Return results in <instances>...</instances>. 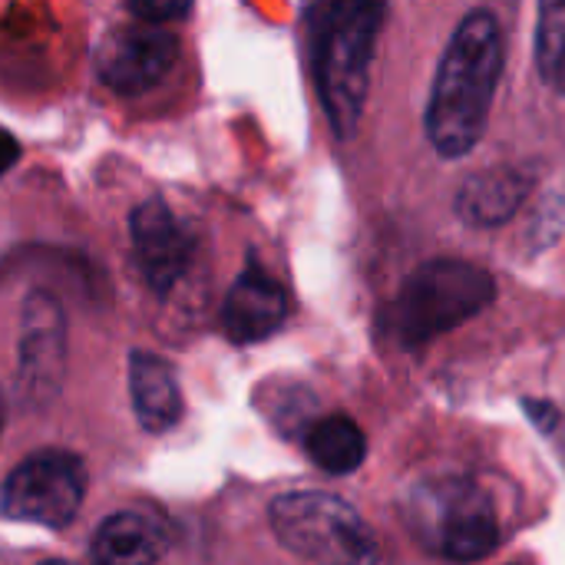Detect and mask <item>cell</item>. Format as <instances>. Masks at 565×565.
Segmentation results:
<instances>
[{"label": "cell", "mask_w": 565, "mask_h": 565, "mask_svg": "<svg viewBox=\"0 0 565 565\" xmlns=\"http://www.w3.org/2000/svg\"><path fill=\"white\" fill-rule=\"evenodd\" d=\"M285 315H288L285 288L275 278H268L258 265H248L225 298L222 328L235 344H255L275 334Z\"/></svg>", "instance_id": "30bf717a"}, {"label": "cell", "mask_w": 565, "mask_h": 565, "mask_svg": "<svg viewBox=\"0 0 565 565\" xmlns=\"http://www.w3.org/2000/svg\"><path fill=\"white\" fill-rule=\"evenodd\" d=\"M129 232L146 285L159 295L172 291L195 255V235L189 225L179 222L162 199H146L129 215Z\"/></svg>", "instance_id": "9c48e42d"}, {"label": "cell", "mask_w": 565, "mask_h": 565, "mask_svg": "<svg viewBox=\"0 0 565 565\" xmlns=\"http://www.w3.org/2000/svg\"><path fill=\"white\" fill-rule=\"evenodd\" d=\"M0 430H3V397H0Z\"/></svg>", "instance_id": "ffe728a7"}, {"label": "cell", "mask_w": 565, "mask_h": 565, "mask_svg": "<svg viewBox=\"0 0 565 565\" xmlns=\"http://www.w3.org/2000/svg\"><path fill=\"white\" fill-rule=\"evenodd\" d=\"M493 301V278L473 262L440 258L420 265L387 311V328L404 348H420L470 321Z\"/></svg>", "instance_id": "3957f363"}, {"label": "cell", "mask_w": 565, "mask_h": 565, "mask_svg": "<svg viewBox=\"0 0 565 565\" xmlns=\"http://www.w3.org/2000/svg\"><path fill=\"white\" fill-rule=\"evenodd\" d=\"M179 60V36L166 26L132 23L113 26L96 46V73L99 79L122 93L136 96L156 86Z\"/></svg>", "instance_id": "52a82bcc"}, {"label": "cell", "mask_w": 565, "mask_h": 565, "mask_svg": "<svg viewBox=\"0 0 565 565\" xmlns=\"http://www.w3.org/2000/svg\"><path fill=\"white\" fill-rule=\"evenodd\" d=\"M129 394H132L136 417L149 434H166L179 424L182 394L172 367L162 358L146 351L129 354Z\"/></svg>", "instance_id": "7c38bea8"}, {"label": "cell", "mask_w": 565, "mask_h": 565, "mask_svg": "<svg viewBox=\"0 0 565 565\" xmlns=\"http://www.w3.org/2000/svg\"><path fill=\"white\" fill-rule=\"evenodd\" d=\"M305 447H308V457L331 477L354 473L364 463V454H367L364 430L344 414H331V417L318 420L305 434Z\"/></svg>", "instance_id": "5bb4252c"}, {"label": "cell", "mask_w": 565, "mask_h": 565, "mask_svg": "<svg viewBox=\"0 0 565 565\" xmlns=\"http://www.w3.org/2000/svg\"><path fill=\"white\" fill-rule=\"evenodd\" d=\"M17 159H20V142L0 126V175L10 172L17 166Z\"/></svg>", "instance_id": "ac0fdd59"}, {"label": "cell", "mask_w": 565, "mask_h": 565, "mask_svg": "<svg viewBox=\"0 0 565 565\" xmlns=\"http://www.w3.org/2000/svg\"><path fill=\"white\" fill-rule=\"evenodd\" d=\"M563 460H565V420H563Z\"/></svg>", "instance_id": "44dd1931"}, {"label": "cell", "mask_w": 565, "mask_h": 565, "mask_svg": "<svg viewBox=\"0 0 565 565\" xmlns=\"http://www.w3.org/2000/svg\"><path fill=\"white\" fill-rule=\"evenodd\" d=\"M381 3H328L315 23V73L324 116L341 139L358 132L371 89L374 43L381 33Z\"/></svg>", "instance_id": "7a4b0ae2"}, {"label": "cell", "mask_w": 565, "mask_h": 565, "mask_svg": "<svg viewBox=\"0 0 565 565\" xmlns=\"http://www.w3.org/2000/svg\"><path fill=\"white\" fill-rule=\"evenodd\" d=\"M526 411H530V417H533V424L540 427V430H546V434H553V430H559V424H563V417H559V411L550 404V401H526Z\"/></svg>", "instance_id": "e0dca14e"}, {"label": "cell", "mask_w": 565, "mask_h": 565, "mask_svg": "<svg viewBox=\"0 0 565 565\" xmlns=\"http://www.w3.org/2000/svg\"><path fill=\"white\" fill-rule=\"evenodd\" d=\"M536 185V172L530 166H493L473 172L457 192V215L473 228H493L513 218V212L526 202Z\"/></svg>", "instance_id": "8fae6325"}, {"label": "cell", "mask_w": 565, "mask_h": 565, "mask_svg": "<svg viewBox=\"0 0 565 565\" xmlns=\"http://www.w3.org/2000/svg\"><path fill=\"white\" fill-rule=\"evenodd\" d=\"M166 550V530L146 513H113L93 536V565H156Z\"/></svg>", "instance_id": "4fadbf2b"}, {"label": "cell", "mask_w": 565, "mask_h": 565, "mask_svg": "<svg viewBox=\"0 0 565 565\" xmlns=\"http://www.w3.org/2000/svg\"><path fill=\"white\" fill-rule=\"evenodd\" d=\"M66 367V315L50 291H30L20 321V391L33 404H46Z\"/></svg>", "instance_id": "ba28073f"}, {"label": "cell", "mask_w": 565, "mask_h": 565, "mask_svg": "<svg viewBox=\"0 0 565 565\" xmlns=\"http://www.w3.org/2000/svg\"><path fill=\"white\" fill-rule=\"evenodd\" d=\"M192 7L189 3H159V0H132L129 3V13L139 20V23H149V26H162L169 20H179L185 17Z\"/></svg>", "instance_id": "2e32d148"}, {"label": "cell", "mask_w": 565, "mask_h": 565, "mask_svg": "<svg viewBox=\"0 0 565 565\" xmlns=\"http://www.w3.org/2000/svg\"><path fill=\"white\" fill-rule=\"evenodd\" d=\"M404 520L414 536L450 563H477L500 543L490 497L467 477H434L411 490Z\"/></svg>", "instance_id": "277c9868"}, {"label": "cell", "mask_w": 565, "mask_h": 565, "mask_svg": "<svg viewBox=\"0 0 565 565\" xmlns=\"http://www.w3.org/2000/svg\"><path fill=\"white\" fill-rule=\"evenodd\" d=\"M285 550L311 565H377V540L364 516L334 493H285L268 510Z\"/></svg>", "instance_id": "5b68a950"}, {"label": "cell", "mask_w": 565, "mask_h": 565, "mask_svg": "<svg viewBox=\"0 0 565 565\" xmlns=\"http://www.w3.org/2000/svg\"><path fill=\"white\" fill-rule=\"evenodd\" d=\"M86 497V467L66 450H40L26 457L0 490V513L7 520L63 530L76 520Z\"/></svg>", "instance_id": "8992f818"}, {"label": "cell", "mask_w": 565, "mask_h": 565, "mask_svg": "<svg viewBox=\"0 0 565 565\" xmlns=\"http://www.w3.org/2000/svg\"><path fill=\"white\" fill-rule=\"evenodd\" d=\"M40 565H76V563H66V559H50V563H40Z\"/></svg>", "instance_id": "d6986e66"}, {"label": "cell", "mask_w": 565, "mask_h": 565, "mask_svg": "<svg viewBox=\"0 0 565 565\" xmlns=\"http://www.w3.org/2000/svg\"><path fill=\"white\" fill-rule=\"evenodd\" d=\"M500 73V23L493 13L473 10L447 43L427 106V136L444 159H460L480 142Z\"/></svg>", "instance_id": "6da1fadb"}, {"label": "cell", "mask_w": 565, "mask_h": 565, "mask_svg": "<svg viewBox=\"0 0 565 565\" xmlns=\"http://www.w3.org/2000/svg\"><path fill=\"white\" fill-rule=\"evenodd\" d=\"M536 66L543 79L565 96V0H550L540 10Z\"/></svg>", "instance_id": "9a60e30c"}]
</instances>
